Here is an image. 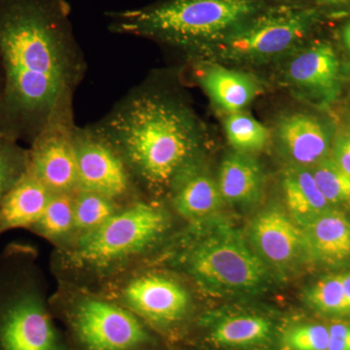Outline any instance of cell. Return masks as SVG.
Masks as SVG:
<instances>
[{"mask_svg":"<svg viewBox=\"0 0 350 350\" xmlns=\"http://www.w3.org/2000/svg\"><path fill=\"white\" fill-rule=\"evenodd\" d=\"M3 75H2L1 68H0V100H1L2 94H3Z\"/></svg>","mask_w":350,"mask_h":350,"instance_id":"obj_33","label":"cell"},{"mask_svg":"<svg viewBox=\"0 0 350 350\" xmlns=\"http://www.w3.org/2000/svg\"><path fill=\"white\" fill-rule=\"evenodd\" d=\"M332 160L350 175V129L336 137L332 146Z\"/></svg>","mask_w":350,"mask_h":350,"instance_id":"obj_29","label":"cell"},{"mask_svg":"<svg viewBox=\"0 0 350 350\" xmlns=\"http://www.w3.org/2000/svg\"><path fill=\"white\" fill-rule=\"evenodd\" d=\"M282 189L287 213L301 228L334 208L319 190L310 167H288L283 174Z\"/></svg>","mask_w":350,"mask_h":350,"instance_id":"obj_20","label":"cell"},{"mask_svg":"<svg viewBox=\"0 0 350 350\" xmlns=\"http://www.w3.org/2000/svg\"><path fill=\"white\" fill-rule=\"evenodd\" d=\"M217 184L224 202L234 206H250L261 198L264 174L254 159L234 152L221 163Z\"/></svg>","mask_w":350,"mask_h":350,"instance_id":"obj_19","label":"cell"},{"mask_svg":"<svg viewBox=\"0 0 350 350\" xmlns=\"http://www.w3.org/2000/svg\"><path fill=\"white\" fill-rule=\"evenodd\" d=\"M198 77L211 100L229 114L241 111L260 92L259 84L253 76L217 64L202 66Z\"/></svg>","mask_w":350,"mask_h":350,"instance_id":"obj_17","label":"cell"},{"mask_svg":"<svg viewBox=\"0 0 350 350\" xmlns=\"http://www.w3.org/2000/svg\"><path fill=\"white\" fill-rule=\"evenodd\" d=\"M250 238L258 256L275 269H287L306 253L303 229L280 207H269L255 216Z\"/></svg>","mask_w":350,"mask_h":350,"instance_id":"obj_12","label":"cell"},{"mask_svg":"<svg viewBox=\"0 0 350 350\" xmlns=\"http://www.w3.org/2000/svg\"><path fill=\"white\" fill-rule=\"evenodd\" d=\"M172 202L182 217L200 222L211 217L224 202L217 181L200 172L197 165L183 172L174 182Z\"/></svg>","mask_w":350,"mask_h":350,"instance_id":"obj_18","label":"cell"},{"mask_svg":"<svg viewBox=\"0 0 350 350\" xmlns=\"http://www.w3.org/2000/svg\"><path fill=\"white\" fill-rule=\"evenodd\" d=\"M228 140L239 153L248 154L262 150L269 139V131L248 113H230L225 120Z\"/></svg>","mask_w":350,"mask_h":350,"instance_id":"obj_22","label":"cell"},{"mask_svg":"<svg viewBox=\"0 0 350 350\" xmlns=\"http://www.w3.org/2000/svg\"><path fill=\"white\" fill-rule=\"evenodd\" d=\"M92 126L119 154L130 176L152 189L172 187L197 163L206 133L181 96L147 82Z\"/></svg>","mask_w":350,"mask_h":350,"instance_id":"obj_2","label":"cell"},{"mask_svg":"<svg viewBox=\"0 0 350 350\" xmlns=\"http://www.w3.org/2000/svg\"><path fill=\"white\" fill-rule=\"evenodd\" d=\"M306 299L308 305L320 313L350 317L349 304L340 275L325 276L315 282L308 288Z\"/></svg>","mask_w":350,"mask_h":350,"instance_id":"obj_24","label":"cell"},{"mask_svg":"<svg viewBox=\"0 0 350 350\" xmlns=\"http://www.w3.org/2000/svg\"><path fill=\"white\" fill-rule=\"evenodd\" d=\"M66 0H0V131L31 144L72 100L85 63Z\"/></svg>","mask_w":350,"mask_h":350,"instance_id":"obj_1","label":"cell"},{"mask_svg":"<svg viewBox=\"0 0 350 350\" xmlns=\"http://www.w3.org/2000/svg\"><path fill=\"white\" fill-rule=\"evenodd\" d=\"M73 193L53 194L38 222L31 229L46 238H59L75 227Z\"/></svg>","mask_w":350,"mask_h":350,"instance_id":"obj_23","label":"cell"},{"mask_svg":"<svg viewBox=\"0 0 350 350\" xmlns=\"http://www.w3.org/2000/svg\"><path fill=\"white\" fill-rule=\"evenodd\" d=\"M123 297L131 310L158 324L178 321L190 305L185 288L172 278L159 275L133 278L124 289Z\"/></svg>","mask_w":350,"mask_h":350,"instance_id":"obj_13","label":"cell"},{"mask_svg":"<svg viewBox=\"0 0 350 350\" xmlns=\"http://www.w3.org/2000/svg\"><path fill=\"white\" fill-rule=\"evenodd\" d=\"M72 323L87 350H133L146 340L144 326L135 314L100 299L80 301Z\"/></svg>","mask_w":350,"mask_h":350,"instance_id":"obj_9","label":"cell"},{"mask_svg":"<svg viewBox=\"0 0 350 350\" xmlns=\"http://www.w3.org/2000/svg\"><path fill=\"white\" fill-rule=\"evenodd\" d=\"M328 350H350V323H335L329 326Z\"/></svg>","mask_w":350,"mask_h":350,"instance_id":"obj_30","label":"cell"},{"mask_svg":"<svg viewBox=\"0 0 350 350\" xmlns=\"http://www.w3.org/2000/svg\"><path fill=\"white\" fill-rule=\"evenodd\" d=\"M340 280H342L345 296H347V301H349L350 308V271L349 273H342V275H340Z\"/></svg>","mask_w":350,"mask_h":350,"instance_id":"obj_31","label":"cell"},{"mask_svg":"<svg viewBox=\"0 0 350 350\" xmlns=\"http://www.w3.org/2000/svg\"><path fill=\"white\" fill-rule=\"evenodd\" d=\"M329 326L303 324L287 332L284 345L287 350H328Z\"/></svg>","mask_w":350,"mask_h":350,"instance_id":"obj_28","label":"cell"},{"mask_svg":"<svg viewBox=\"0 0 350 350\" xmlns=\"http://www.w3.org/2000/svg\"><path fill=\"white\" fill-rule=\"evenodd\" d=\"M78 190L90 191L113 200L131 188V176L123 160L93 126L76 128Z\"/></svg>","mask_w":350,"mask_h":350,"instance_id":"obj_10","label":"cell"},{"mask_svg":"<svg viewBox=\"0 0 350 350\" xmlns=\"http://www.w3.org/2000/svg\"><path fill=\"white\" fill-rule=\"evenodd\" d=\"M271 331L273 326L269 320L260 315H231L214 325L211 338L219 347H251L269 340Z\"/></svg>","mask_w":350,"mask_h":350,"instance_id":"obj_21","label":"cell"},{"mask_svg":"<svg viewBox=\"0 0 350 350\" xmlns=\"http://www.w3.org/2000/svg\"><path fill=\"white\" fill-rule=\"evenodd\" d=\"M312 13L280 7L253 16L206 53L220 61L239 64L266 63L287 54L306 38Z\"/></svg>","mask_w":350,"mask_h":350,"instance_id":"obj_7","label":"cell"},{"mask_svg":"<svg viewBox=\"0 0 350 350\" xmlns=\"http://www.w3.org/2000/svg\"><path fill=\"white\" fill-rule=\"evenodd\" d=\"M182 257L188 275L216 295L256 293L268 280L265 262L243 237L226 222L200 230Z\"/></svg>","mask_w":350,"mask_h":350,"instance_id":"obj_4","label":"cell"},{"mask_svg":"<svg viewBox=\"0 0 350 350\" xmlns=\"http://www.w3.org/2000/svg\"><path fill=\"white\" fill-rule=\"evenodd\" d=\"M306 253L317 261L337 265L350 259V221L332 208L301 228Z\"/></svg>","mask_w":350,"mask_h":350,"instance_id":"obj_16","label":"cell"},{"mask_svg":"<svg viewBox=\"0 0 350 350\" xmlns=\"http://www.w3.org/2000/svg\"><path fill=\"white\" fill-rule=\"evenodd\" d=\"M278 148L293 165L312 167L327 158L332 147L330 129L319 117L288 113L276 122Z\"/></svg>","mask_w":350,"mask_h":350,"instance_id":"obj_14","label":"cell"},{"mask_svg":"<svg viewBox=\"0 0 350 350\" xmlns=\"http://www.w3.org/2000/svg\"><path fill=\"white\" fill-rule=\"evenodd\" d=\"M76 128L72 100L66 101L51 115L29 149V172L52 194L78 190Z\"/></svg>","mask_w":350,"mask_h":350,"instance_id":"obj_8","label":"cell"},{"mask_svg":"<svg viewBox=\"0 0 350 350\" xmlns=\"http://www.w3.org/2000/svg\"><path fill=\"white\" fill-rule=\"evenodd\" d=\"M310 170L319 190L332 207L350 204V175L332 158L324 159Z\"/></svg>","mask_w":350,"mask_h":350,"instance_id":"obj_26","label":"cell"},{"mask_svg":"<svg viewBox=\"0 0 350 350\" xmlns=\"http://www.w3.org/2000/svg\"><path fill=\"white\" fill-rule=\"evenodd\" d=\"M167 226L163 211L138 202L117 211L96 229L84 232L70 259L88 268H108L147 250L162 236Z\"/></svg>","mask_w":350,"mask_h":350,"instance_id":"obj_6","label":"cell"},{"mask_svg":"<svg viewBox=\"0 0 350 350\" xmlns=\"http://www.w3.org/2000/svg\"><path fill=\"white\" fill-rule=\"evenodd\" d=\"M344 40L345 45L349 48L350 51V23L347 27H345L344 29Z\"/></svg>","mask_w":350,"mask_h":350,"instance_id":"obj_32","label":"cell"},{"mask_svg":"<svg viewBox=\"0 0 350 350\" xmlns=\"http://www.w3.org/2000/svg\"><path fill=\"white\" fill-rule=\"evenodd\" d=\"M75 197V227L84 232L100 227L117 213L115 200L98 193L78 190Z\"/></svg>","mask_w":350,"mask_h":350,"instance_id":"obj_25","label":"cell"},{"mask_svg":"<svg viewBox=\"0 0 350 350\" xmlns=\"http://www.w3.org/2000/svg\"><path fill=\"white\" fill-rule=\"evenodd\" d=\"M283 76L297 96L313 103H330L340 94V59L334 48L327 43H317L297 51L285 66Z\"/></svg>","mask_w":350,"mask_h":350,"instance_id":"obj_11","label":"cell"},{"mask_svg":"<svg viewBox=\"0 0 350 350\" xmlns=\"http://www.w3.org/2000/svg\"><path fill=\"white\" fill-rule=\"evenodd\" d=\"M257 9L255 0H167L108 13V29L206 56L221 39L256 15Z\"/></svg>","mask_w":350,"mask_h":350,"instance_id":"obj_3","label":"cell"},{"mask_svg":"<svg viewBox=\"0 0 350 350\" xmlns=\"http://www.w3.org/2000/svg\"><path fill=\"white\" fill-rule=\"evenodd\" d=\"M52 193L29 170L0 202V234L31 229L44 213Z\"/></svg>","mask_w":350,"mask_h":350,"instance_id":"obj_15","label":"cell"},{"mask_svg":"<svg viewBox=\"0 0 350 350\" xmlns=\"http://www.w3.org/2000/svg\"><path fill=\"white\" fill-rule=\"evenodd\" d=\"M22 248L0 262V350H59L52 319Z\"/></svg>","mask_w":350,"mask_h":350,"instance_id":"obj_5","label":"cell"},{"mask_svg":"<svg viewBox=\"0 0 350 350\" xmlns=\"http://www.w3.org/2000/svg\"><path fill=\"white\" fill-rule=\"evenodd\" d=\"M325 2H328V3H342V2L349 1V0H324Z\"/></svg>","mask_w":350,"mask_h":350,"instance_id":"obj_34","label":"cell"},{"mask_svg":"<svg viewBox=\"0 0 350 350\" xmlns=\"http://www.w3.org/2000/svg\"><path fill=\"white\" fill-rule=\"evenodd\" d=\"M29 151L0 131V202L29 170Z\"/></svg>","mask_w":350,"mask_h":350,"instance_id":"obj_27","label":"cell"}]
</instances>
